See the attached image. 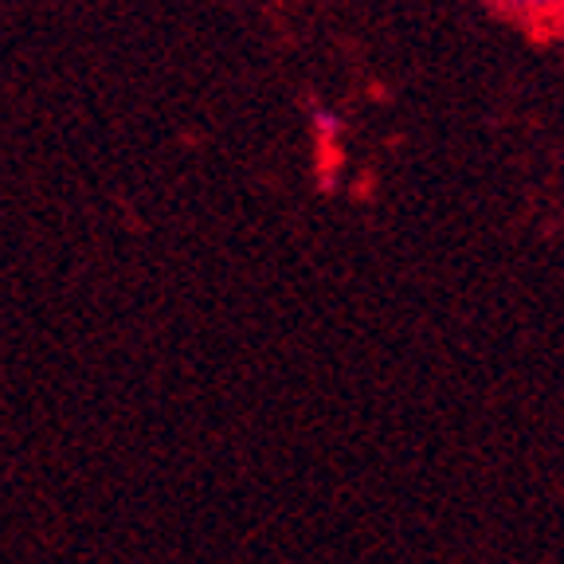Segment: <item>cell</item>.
I'll list each match as a JSON object with an SVG mask.
<instances>
[{
	"label": "cell",
	"mask_w": 564,
	"mask_h": 564,
	"mask_svg": "<svg viewBox=\"0 0 564 564\" xmlns=\"http://www.w3.org/2000/svg\"><path fill=\"white\" fill-rule=\"evenodd\" d=\"M310 126H314V133L322 141H329L334 133H341V118H337L334 110H326V106H314V110H310Z\"/></svg>",
	"instance_id": "2"
},
{
	"label": "cell",
	"mask_w": 564,
	"mask_h": 564,
	"mask_svg": "<svg viewBox=\"0 0 564 564\" xmlns=\"http://www.w3.org/2000/svg\"><path fill=\"white\" fill-rule=\"evenodd\" d=\"M490 4L529 24H553L564 17V0H490Z\"/></svg>",
	"instance_id": "1"
}]
</instances>
